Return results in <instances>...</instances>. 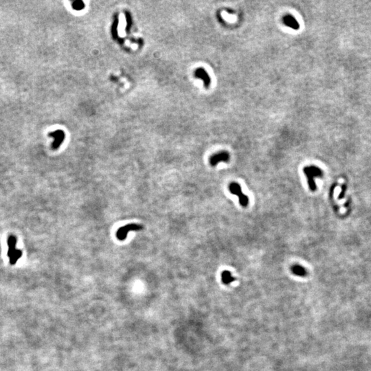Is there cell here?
I'll use <instances>...</instances> for the list:
<instances>
[{"label": "cell", "instance_id": "6da1fadb", "mask_svg": "<svg viewBox=\"0 0 371 371\" xmlns=\"http://www.w3.org/2000/svg\"><path fill=\"white\" fill-rule=\"evenodd\" d=\"M304 173L305 174L307 179V182L309 184V189L314 191L316 189V185L315 183V178L321 177L322 175V170L319 168L315 166H306L303 169Z\"/></svg>", "mask_w": 371, "mask_h": 371}, {"label": "cell", "instance_id": "7a4b0ae2", "mask_svg": "<svg viewBox=\"0 0 371 371\" xmlns=\"http://www.w3.org/2000/svg\"><path fill=\"white\" fill-rule=\"evenodd\" d=\"M16 237L13 235L10 236L8 239V245L9 247L8 256L10 258V263H11V265L15 264V263L22 256V252L20 250L16 249Z\"/></svg>", "mask_w": 371, "mask_h": 371}, {"label": "cell", "instance_id": "3957f363", "mask_svg": "<svg viewBox=\"0 0 371 371\" xmlns=\"http://www.w3.org/2000/svg\"><path fill=\"white\" fill-rule=\"evenodd\" d=\"M144 227L142 225L136 224H130L120 227L116 232L117 239L120 240H124L127 239V234L131 231H140L143 230Z\"/></svg>", "mask_w": 371, "mask_h": 371}, {"label": "cell", "instance_id": "277c9868", "mask_svg": "<svg viewBox=\"0 0 371 371\" xmlns=\"http://www.w3.org/2000/svg\"><path fill=\"white\" fill-rule=\"evenodd\" d=\"M229 190L232 195H237L239 197V203L243 207L247 206L249 204V198L243 193L240 186L236 182H232L229 185Z\"/></svg>", "mask_w": 371, "mask_h": 371}, {"label": "cell", "instance_id": "5b68a950", "mask_svg": "<svg viewBox=\"0 0 371 371\" xmlns=\"http://www.w3.org/2000/svg\"><path fill=\"white\" fill-rule=\"evenodd\" d=\"M229 160L230 154L226 151H221L212 155L210 158V163L212 166H215L219 162H228Z\"/></svg>", "mask_w": 371, "mask_h": 371}, {"label": "cell", "instance_id": "8992f818", "mask_svg": "<svg viewBox=\"0 0 371 371\" xmlns=\"http://www.w3.org/2000/svg\"><path fill=\"white\" fill-rule=\"evenodd\" d=\"M49 136H51L54 138V140L52 144V149L56 150L62 144L66 135H65L63 131L56 130V131L50 133Z\"/></svg>", "mask_w": 371, "mask_h": 371}, {"label": "cell", "instance_id": "52a82bcc", "mask_svg": "<svg viewBox=\"0 0 371 371\" xmlns=\"http://www.w3.org/2000/svg\"><path fill=\"white\" fill-rule=\"evenodd\" d=\"M195 77L198 78V79L202 80L205 88H209L210 84H211V79H210V77L208 74L207 73V72L205 71L204 68L197 69L195 72Z\"/></svg>", "mask_w": 371, "mask_h": 371}, {"label": "cell", "instance_id": "ba28073f", "mask_svg": "<svg viewBox=\"0 0 371 371\" xmlns=\"http://www.w3.org/2000/svg\"><path fill=\"white\" fill-rule=\"evenodd\" d=\"M282 20L283 23H284L285 26L289 27L295 30V31H297V30L300 28L299 23H298L297 20L295 19L294 17L290 15H285L283 17Z\"/></svg>", "mask_w": 371, "mask_h": 371}, {"label": "cell", "instance_id": "9c48e42d", "mask_svg": "<svg viewBox=\"0 0 371 371\" xmlns=\"http://www.w3.org/2000/svg\"><path fill=\"white\" fill-rule=\"evenodd\" d=\"M291 269H292L293 274L295 276H298L304 277L307 274L305 268L299 265H294L291 268Z\"/></svg>", "mask_w": 371, "mask_h": 371}, {"label": "cell", "instance_id": "30bf717a", "mask_svg": "<svg viewBox=\"0 0 371 371\" xmlns=\"http://www.w3.org/2000/svg\"><path fill=\"white\" fill-rule=\"evenodd\" d=\"M118 15L116 14L114 15V22H113V24L111 26V34L114 40L118 39Z\"/></svg>", "mask_w": 371, "mask_h": 371}, {"label": "cell", "instance_id": "8fae6325", "mask_svg": "<svg viewBox=\"0 0 371 371\" xmlns=\"http://www.w3.org/2000/svg\"><path fill=\"white\" fill-rule=\"evenodd\" d=\"M221 280L225 285H229L234 281L235 278L232 276L229 271H224L221 274Z\"/></svg>", "mask_w": 371, "mask_h": 371}, {"label": "cell", "instance_id": "7c38bea8", "mask_svg": "<svg viewBox=\"0 0 371 371\" xmlns=\"http://www.w3.org/2000/svg\"><path fill=\"white\" fill-rule=\"evenodd\" d=\"M125 14V17H126V21H127V26H126V32L127 33H129L130 32V29H131V26H132V17L131 15V13L129 11H125L124 12Z\"/></svg>", "mask_w": 371, "mask_h": 371}, {"label": "cell", "instance_id": "4fadbf2b", "mask_svg": "<svg viewBox=\"0 0 371 371\" xmlns=\"http://www.w3.org/2000/svg\"><path fill=\"white\" fill-rule=\"evenodd\" d=\"M72 8L76 11H81L85 8V4L82 1H74L72 2Z\"/></svg>", "mask_w": 371, "mask_h": 371}]
</instances>
